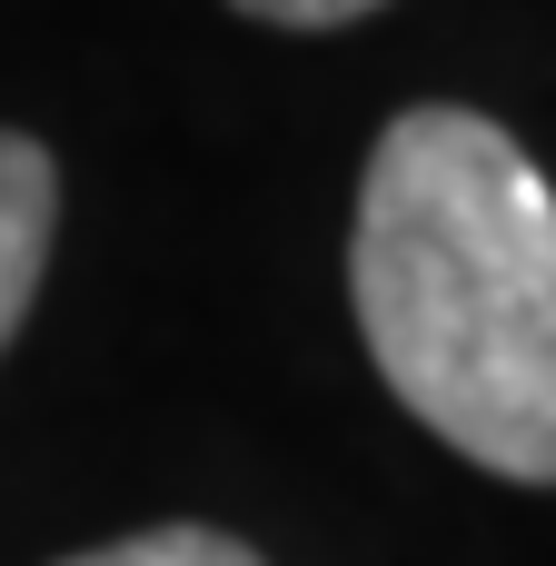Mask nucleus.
<instances>
[{"label":"nucleus","instance_id":"f257e3e1","mask_svg":"<svg viewBox=\"0 0 556 566\" xmlns=\"http://www.w3.org/2000/svg\"><path fill=\"white\" fill-rule=\"evenodd\" d=\"M348 308L388 398L507 488H556V189L468 99L378 129L348 219Z\"/></svg>","mask_w":556,"mask_h":566},{"label":"nucleus","instance_id":"f03ea898","mask_svg":"<svg viewBox=\"0 0 556 566\" xmlns=\"http://www.w3.org/2000/svg\"><path fill=\"white\" fill-rule=\"evenodd\" d=\"M50 239H60V159L30 129H0V358L30 328V298L50 279Z\"/></svg>","mask_w":556,"mask_h":566},{"label":"nucleus","instance_id":"7ed1b4c3","mask_svg":"<svg viewBox=\"0 0 556 566\" xmlns=\"http://www.w3.org/2000/svg\"><path fill=\"white\" fill-rule=\"evenodd\" d=\"M50 566H269V557L229 527L169 517V527H139V537H109V547H80V557H50Z\"/></svg>","mask_w":556,"mask_h":566},{"label":"nucleus","instance_id":"20e7f679","mask_svg":"<svg viewBox=\"0 0 556 566\" xmlns=\"http://www.w3.org/2000/svg\"><path fill=\"white\" fill-rule=\"evenodd\" d=\"M239 20H259V30H358L368 10H388V0H229Z\"/></svg>","mask_w":556,"mask_h":566}]
</instances>
